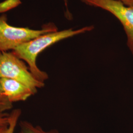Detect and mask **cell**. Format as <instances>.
I'll list each match as a JSON object with an SVG mask.
<instances>
[{"mask_svg":"<svg viewBox=\"0 0 133 133\" xmlns=\"http://www.w3.org/2000/svg\"><path fill=\"white\" fill-rule=\"evenodd\" d=\"M9 115L6 112L0 114V126H6L9 125Z\"/></svg>","mask_w":133,"mask_h":133,"instance_id":"cell-10","label":"cell"},{"mask_svg":"<svg viewBox=\"0 0 133 133\" xmlns=\"http://www.w3.org/2000/svg\"><path fill=\"white\" fill-rule=\"evenodd\" d=\"M21 4L20 0H5L0 3V14L12 10Z\"/></svg>","mask_w":133,"mask_h":133,"instance_id":"cell-9","label":"cell"},{"mask_svg":"<svg viewBox=\"0 0 133 133\" xmlns=\"http://www.w3.org/2000/svg\"><path fill=\"white\" fill-rule=\"evenodd\" d=\"M8 128V125L0 126V133H6Z\"/></svg>","mask_w":133,"mask_h":133,"instance_id":"cell-13","label":"cell"},{"mask_svg":"<svg viewBox=\"0 0 133 133\" xmlns=\"http://www.w3.org/2000/svg\"><path fill=\"white\" fill-rule=\"evenodd\" d=\"M13 103H11L5 95L0 83V114L12 109Z\"/></svg>","mask_w":133,"mask_h":133,"instance_id":"cell-8","label":"cell"},{"mask_svg":"<svg viewBox=\"0 0 133 133\" xmlns=\"http://www.w3.org/2000/svg\"><path fill=\"white\" fill-rule=\"evenodd\" d=\"M7 78L18 81L27 86L35 95L38 88L44 86L30 71L22 60L12 52L0 51V78Z\"/></svg>","mask_w":133,"mask_h":133,"instance_id":"cell-3","label":"cell"},{"mask_svg":"<svg viewBox=\"0 0 133 133\" xmlns=\"http://www.w3.org/2000/svg\"><path fill=\"white\" fill-rule=\"evenodd\" d=\"M94 29V26L90 25L77 29H67L45 34L20 45L12 52L27 63L30 71L37 79L44 82L48 78V76L46 72L41 70L37 65V58L38 55L46 48L56 43L90 32Z\"/></svg>","mask_w":133,"mask_h":133,"instance_id":"cell-1","label":"cell"},{"mask_svg":"<svg viewBox=\"0 0 133 133\" xmlns=\"http://www.w3.org/2000/svg\"><path fill=\"white\" fill-rule=\"evenodd\" d=\"M0 83L5 96L12 103L26 101L34 95L28 87L18 81L1 78Z\"/></svg>","mask_w":133,"mask_h":133,"instance_id":"cell-5","label":"cell"},{"mask_svg":"<svg viewBox=\"0 0 133 133\" xmlns=\"http://www.w3.org/2000/svg\"><path fill=\"white\" fill-rule=\"evenodd\" d=\"M21 109H17L12 110L9 115L8 128L6 133H14L15 129L21 115Z\"/></svg>","mask_w":133,"mask_h":133,"instance_id":"cell-7","label":"cell"},{"mask_svg":"<svg viewBox=\"0 0 133 133\" xmlns=\"http://www.w3.org/2000/svg\"><path fill=\"white\" fill-rule=\"evenodd\" d=\"M84 4L100 8L112 14L123 27L127 37V45L133 55V8L118 0H81Z\"/></svg>","mask_w":133,"mask_h":133,"instance_id":"cell-4","label":"cell"},{"mask_svg":"<svg viewBox=\"0 0 133 133\" xmlns=\"http://www.w3.org/2000/svg\"><path fill=\"white\" fill-rule=\"evenodd\" d=\"M56 31L58 28L52 23L44 24L40 30L10 26L7 22L6 16L3 15L0 16V51L13 50L42 35Z\"/></svg>","mask_w":133,"mask_h":133,"instance_id":"cell-2","label":"cell"},{"mask_svg":"<svg viewBox=\"0 0 133 133\" xmlns=\"http://www.w3.org/2000/svg\"><path fill=\"white\" fill-rule=\"evenodd\" d=\"M63 2H64V5H65V7H66V18L68 19H71V14L69 10V6H68V4H69V2H68V1L69 0H62Z\"/></svg>","mask_w":133,"mask_h":133,"instance_id":"cell-11","label":"cell"},{"mask_svg":"<svg viewBox=\"0 0 133 133\" xmlns=\"http://www.w3.org/2000/svg\"><path fill=\"white\" fill-rule=\"evenodd\" d=\"M126 5L133 8V0H118Z\"/></svg>","mask_w":133,"mask_h":133,"instance_id":"cell-12","label":"cell"},{"mask_svg":"<svg viewBox=\"0 0 133 133\" xmlns=\"http://www.w3.org/2000/svg\"><path fill=\"white\" fill-rule=\"evenodd\" d=\"M18 133H59L56 129L45 131L39 126H35L27 121H21Z\"/></svg>","mask_w":133,"mask_h":133,"instance_id":"cell-6","label":"cell"}]
</instances>
